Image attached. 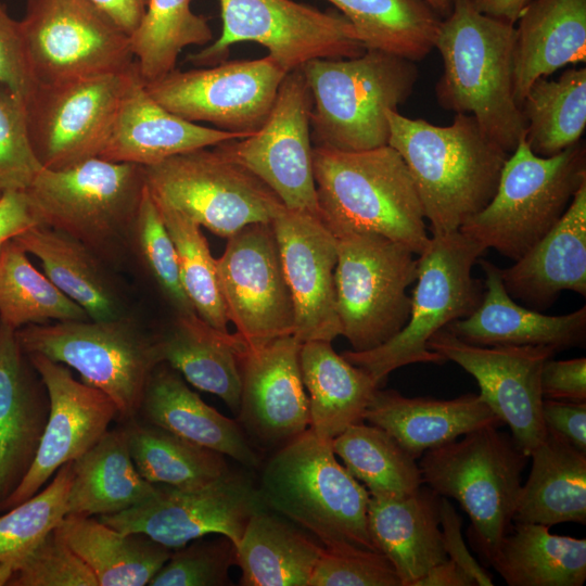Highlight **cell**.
<instances>
[{
  "label": "cell",
  "instance_id": "cell-11",
  "mask_svg": "<svg viewBox=\"0 0 586 586\" xmlns=\"http://www.w3.org/2000/svg\"><path fill=\"white\" fill-rule=\"evenodd\" d=\"M336 311L352 349H372L398 333L410 314L407 289L418 258L404 244L373 232L334 235Z\"/></svg>",
  "mask_w": 586,
  "mask_h": 586
},
{
  "label": "cell",
  "instance_id": "cell-14",
  "mask_svg": "<svg viewBox=\"0 0 586 586\" xmlns=\"http://www.w3.org/2000/svg\"><path fill=\"white\" fill-rule=\"evenodd\" d=\"M20 23L36 82L120 73L135 62L129 35L89 0H27Z\"/></svg>",
  "mask_w": 586,
  "mask_h": 586
},
{
  "label": "cell",
  "instance_id": "cell-47",
  "mask_svg": "<svg viewBox=\"0 0 586 586\" xmlns=\"http://www.w3.org/2000/svg\"><path fill=\"white\" fill-rule=\"evenodd\" d=\"M73 460L38 493L0 513V562L12 561L53 531L67 514Z\"/></svg>",
  "mask_w": 586,
  "mask_h": 586
},
{
  "label": "cell",
  "instance_id": "cell-40",
  "mask_svg": "<svg viewBox=\"0 0 586 586\" xmlns=\"http://www.w3.org/2000/svg\"><path fill=\"white\" fill-rule=\"evenodd\" d=\"M353 25L366 50L410 61L434 48L442 17L424 0H327Z\"/></svg>",
  "mask_w": 586,
  "mask_h": 586
},
{
  "label": "cell",
  "instance_id": "cell-41",
  "mask_svg": "<svg viewBox=\"0 0 586 586\" xmlns=\"http://www.w3.org/2000/svg\"><path fill=\"white\" fill-rule=\"evenodd\" d=\"M125 426L132 461L155 485L189 489L208 485L230 470L224 455L135 417Z\"/></svg>",
  "mask_w": 586,
  "mask_h": 586
},
{
  "label": "cell",
  "instance_id": "cell-29",
  "mask_svg": "<svg viewBox=\"0 0 586 586\" xmlns=\"http://www.w3.org/2000/svg\"><path fill=\"white\" fill-rule=\"evenodd\" d=\"M440 497L423 485L405 495H370V537L377 550L394 566L402 586H411L429 569L447 559L440 523Z\"/></svg>",
  "mask_w": 586,
  "mask_h": 586
},
{
  "label": "cell",
  "instance_id": "cell-13",
  "mask_svg": "<svg viewBox=\"0 0 586 586\" xmlns=\"http://www.w3.org/2000/svg\"><path fill=\"white\" fill-rule=\"evenodd\" d=\"M219 37L187 61L196 67L227 60L238 42H256L286 72L316 59H351L366 49L348 20L293 0H218Z\"/></svg>",
  "mask_w": 586,
  "mask_h": 586
},
{
  "label": "cell",
  "instance_id": "cell-19",
  "mask_svg": "<svg viewBox=\"0 0 586 586\" xmlns=\"http://www.w3.org/2000/svg\"><path fill=\"white\" fill-rule=\"evenodd\" d=\"M216 259L229 321L249 348L294 335V309L271 224H251L229 237Z\"/></svg>",
  "mask_w": 586,
  "mask_h": 586
},
{
  "label": "cell",
  "instance_id": "cell-6",
  "mask_svg": "<svg viewBox=\"0 0 586 586\" xmlns=\"http://www.w3.org/2000/svg\"><path fill=\"white\" fill-rule=\"evenodd\" d=\"M485 250L459 230L430 237L418 255L416 285L405 327L383 344L341 355L365 370L381 387L394 370L412 364L443 365L447 360L429 349V340L450 322L471 315L480 305L484 285L472 267Z\"/></svg>",
  "mask_w": 586,
  "mask_h": 586
},
{
  "label": "cell",
  "instance_id": "cell-35",
  "mask_svg": "<svg viewBox=\"0 0 586 586\" xmlns=\"http://www.w3.org/2000/svg\"><path fill=\"white\" fill-rule=\"evenodd\" d=\"M532 467L521 486L513 522L552 526L586 523V451L547 429L530 455Z\"/></svg>",
  "mask_w": 586,
  "mask_h": 586
},
{
  "label": "cell",
  "instance_id": "cell-62",
  "mask_svg": "<svg viewBox=\"0 0 586 586\" xmlns=\"http://www.w3.org/2000/svg\"><path fill=\"white\" fill-rule=\"evenodd\" d=\"M0 196H1V193H0Z\"/></svg>",
  "mask_w": 586,
  "mask_h": 586
},
{
  "label": "cell",
  "instance_id": "cell-32",
  "mask_svg": "<svg viewBox=\"0 0 586 586\" xmlns=\"http://www.w3.org/2000/svg\"><path fill=\"white\" fill-rule=\"evenodd\" d=\"M158 486L137 470L122 422L110 429L72 464L67 514L102 517L136 507L157 493Z\"/></svg>",
  "mask_w": 586,
  "mask_h": 586
},
{
  "label": "cell",
  "instance_id": "cell-28",
  "mask_svg": "<svg viewBox=\"0 0 586 586\" xmlns=\"http://www.w3.org/2000/svg\"><path fill=\"white\" fill-rule=\"evenodd\" d=\"M364 420L388 433L415 459L474 430L504 425L479 394L436 399L406 397L381 387L374 392Z\"/></svg>",
  "mask_w": 586,
  "mask_h": 586
},
{
  "label": "cell",
  "instance_id": "cell-9",
  "mask_svg": "<svg viewBox=\"0 0 586 586\" xmlns=\"http://www.w3.org/2000/svg\"><path fill=\"white\" fill-rule=\"evenodd\" d=\"M143 167L90 157L65 168H41L24 191L38 225L109 253L131 232L143 190Z\"/></svg>",
  "mask_w": 586,
  "mask_h": 586
},
{
  "label": "cell",
  "instance_id": "cell-60",
  "mask_svg": "<svg viewBox=\"0 0 586 586\" xmlns=\"http://www.w3.org/2000/svg\"><path fill=\"white\" fill-rule=\"evenodd\" d=\"M474 8L491 17L517 24V21L532 0H471Z\"/></svg>",
  "mask_w": 586,
  "mask_h": 586
},
{
  "label": "cell",
  "instance_id": "cell-7",
  "mask_svg": "<svg viewBox=\"0 0 586 586\" xmlns=\"http://www.w3.org/2000/svg\"><path fill=\"white\" fill-rule=\"evenodd\" d=\"M584 182V142L540 157L523 136L501 169L492 200L459 231L485 251L494 249L514 262L553 228Z\"/></svg>",
  "mask_w": 586,
  "mask_h": 586
},
{
  "label": "cell",
  "instance_id": "cell-43",
  "mask_svg": "<svg viewBox=\"0 0 586 586\" xmlns=\"http://www.w3.org/2000/svg\"><path fill=\"white\" fill-rule=\"evenodd\" d=\"M212 40L207 18L192 11L191 0H149L129 34L130 51L144 82L173 72L184 48L207 46Z\"/></svg>",
  "mask_w": 586,
  "mask_h": 586
},
{
  "label": "cell",
  "instance_id": "cell-18",
  "mask_svg": "<svg viewBox=\"0 0 586 586\" xmlns=\"http://www.w3.org/2000/svg\"><path fill=\"white\" fill-rule=\"evenodd\" d=\"M157 486L149 500L97 518L120 532L144 533L173 550L213 534L228 537L237 548L252 515L268 509L259 488L239 472L198 488Z\"/></svg>",
  "mask_w": 586,
  "mask_h": 586
},
{
  "label": "cell",
  "instance_id": "cell-42",
  "mask_svg": "<svg viewBox=\"0 0 586 586\" xmlns=\"http://www.w3.org/2000/svg\"><path fill=\"white\" fill-rule=\"evenodd\" d=\"M521 110L524 137L535 155L550 157L576 144L586 127V67H571L557 80L537 78Z\"/></svg>",
  "mask_w": 586,
  "mask_h": 586
},
{
  "label": "cell",
  "instance_id": "cell-53",
  "mask_svg": "<svg viewBox=\"0 0 586 586\" xmlns=\"http://www.w3.org/2000/svg\"><path fill=\"white\" fill-rule=\"evenodd\" d=\"M36 84L21 23L12 18L0 3V86L25 100Z\"/></svg>",
  "mask_w": 586,
  "mask_h": 586
},
{
  "label": "cell",
  "instance_id": "cell-38",
  "mask_svg": "<svg viewBox=\"0 0 586 586\" xmlns=\"http://www.w3.org/2000/svg\"><path fill=\"white\" fill-rule=\"evenodd\" d=\"M488 565L509 586H582L586 539L552 534L542 524L513 522Z\"/></svg>",
  "mask_w": 586,
  "mask_h": 586
},
{
  "label": "cell",
  "instance_id": "cell-55",
  "mask_svg": "<svg viewBox=\"0 0 586 586\" xmlns=\"http://www.w3.org/2000/svg\"><path fill=\"white\" fill-rule=\"evenodd\" d=\"M440 523L447 558L461 566L477 586H492L488 572L471 556L461 535V519L448 498L440 497Z\"/></svg>",
  "mask_w": 586,
  "mask_h": 586
},
{
  "label": "cell",
  "instance_id": "cell-4",
  "mask_svg": "<svg viewBox=\"0 0 586 586\" xmlns=\"http://www.w3.org/2000/svg\"><path fill=\"white\" fill-rule=\"evenodd\" d=\"M259 491L269 510L324 548L378 551L368 530V489L337 461L331 442L309 428L267 461Z\"/></svg>",
  "mask_w": 586,
  "mask_h": 586
},
{
  "label": "cell",
  "instance_id": "cell-3",
  "mask_svg": "<svg viewBox=\"0 0 586 586\" xmlns=\"http://www.w3.org/2000/svg\"><path fill=\"white\" fill-rule=\"evenodd\" d=\"M318 216L334 234L373 232L420 255L430 237L411 175L388 144L356 152L313 148Z\"/></svg>",
  "mask_w": 586,
  "mask_h": 586
},
{
  "label": "cell",
  "instance_id": "cell-34",
  "mask_svg": "<svg viewBox=\"0 0 586 586\" xmlns=\"http://www.w3.org/2000/svg\"><path fill=\"white\" fill-rule=\"evenodd\" d=\"M300 368L308 393L309 429L332 442L364 417L379 386L361 368L336 354L327 341L303 342Z\"/></svg>",
  "mask_w": 586,
  "mask_h": 586
},
{
  "label": "cell",
  "instance_id": "cell-15",
  "mask_svg": "<svg viewBox=\"0 0 586 586\" xmlns=\"http://www.w3.org/2000/svg\"><path fill=\"white\" fill-rule=\"evenodd\" d=\"M286 73L267 54L187 71L175 68L144 84L155 101L181 118L208 123L244 138L266 122Z\"/></svg>",
  "mask_w": 586,
  "mask_h": 586
},
{
  "label": "cell",
  "instance_id": "cell-23",
  "mask_svg": "<svg viewBox=\"0 0 586 586\" xmlns=\"http://www.w3.org/2000/svg\"><path fill=\"white\" fill-rule=\"evenodd\" d=\"M294 335L240 352V425L265 445L282 446L309 428L308 398Z\"/></svg>",
  "mask_w": 586,
  "mask_h": 586
},
{
  "label": "cell",
  "instance_id": "cell-10",
  "mask_svg": "<svg viewBox=\"0 0 586 586\" xmlns=\"http://www.w3.org/2000/svg\"><path fill=\"white\" fill-rule=\"evenodd\" d=\"M16 336L26 354L73 368L82 382L106 394L117 408V422L137 417L149 378L163 362L156 336L125 317L28 324Z\"/></svg>",
  "mask_w": 586,
  "mask_h": 586
},
{
  "label": "cell",
  "instance_id": "cell-33",
  "mask_svg": "<svg viewBox=\"0 0 586 586\" xmlns=\"http://www.w3.org/2000/svg\"><path fill=\"white\" fill-rule=\"evenodd\" d=\"M163 362L194 387L217 395L234 412L241 398L239 355L244 343L222 332L196 313L176 314L170 327L156 336Z\"/></svg>",
  "mask_w": 586,
  "mask_h": 586
},
{
  "label": "cell",
  "instance_id": "cell-25",
  "mask_svg": "<svg viewBox=\"0 0 586 586\" xmlns=\"http://www.w3.org/2000/svg\"><path fill=\"white\" fill-rule=\"evenodd\" d=\"M239 138L242 137L189 122L166 110L148 92L135 62L99 157L146 167Z\"/></svg>",
  "mask_w": 586,
  "mask_h": 586
},
{
  "label": "cell",
  "instance_id": "cell-31",
  "mask_svg": "<svg viewBox=\"0 0 586 586\" xmlns=\"http://www.w3.org/2000/svg\"><path fill=\"white\" fill-rule=\"evenodd\" d=\"M515 28L513 92L518 105L539 77L586 61V0H532Z\"/></svg>",
  "mask_w": 586,
  "mask_h": 586
},
{
  "label": "cell",
  "instance_id": "cell-48",
  "mask_svg": "<svg viewBox=\"0 0 586 586\" xmlns=\"http://www.w3.org/2000/svg\"><path fill=\"white\" fill-rule=\"evenodd\" d=\"M131 233L143 266L175 313H195L182 286L175 244L146 186Z\"/></svg>",
  "mask_w": 586,
  "mask_h": 586
},
{
  "label": "cell",
  "instance_id": "cell-37",
  "mask_svg": "<svg viewBox=\"0 0 586 586\" xmlns=\"http://www.w3.org/2000/svg\"><path fill=\"white\" fill-rule=\"evenodd\" d=\"M37 257L46 277L90 320L109 321L123 316L122 303L100 267L97 254L69 234L36 225L13 239Z\"/></svg>",
  "mask_w": 586,
  "mask_h": 586
},
{
  "label": "cell",
  "instance_id": "cell-57",
  "mask_svg": "<svg viewBox=\"0 0 586 586\" xmlns=\"http://www.w3.org/2000/svg\"><path fill=\"white\" fill-rule=\"evenodd\" d=\"M38 225L24 191H8L0 196V255L7 242Z\"/></svg>",
  "mask_w": 586,
  "mask_h": 586
},
{
  "label": "cell",
  "instance_id": "cell-5",
  "mask_svg": "<svg viewBox=\"0 0 586 586\" xmlns=\"http://www.w3.org/2000/svg\"><path fill=\"white\" fill-rule=\"evenodd\" d=\"M313 106L310 136L315 146L344 152L386 145V111H398L419 77L416 62L366 50L351 59H316L302 65Z\"/></svg>",
  "mask_w": 586,
  "mask_h": 586
},
{
  "label": "cell",
  "instance_id": "cell-26",
  "mask_svg": "<svg viewBox=\"0 0 586 586\" xmlns=\"http://www.w3.org/2000/svg\"><path fill=\"white\" fill-rule=\"evenodd\" d=\"M485 275L483 297L469 316L445 329L464 342L481 346L544 345L557 352L584 346L586 307L561 316H549L519 305L508 294L500 268L480 260Z\"/></svg>",
  "mask_w": 586,
  "mask_h": 586
},
{
  "label": "cell",
  "instance_id": "cell-21",
  "mask_svg": "<svg viewBox=\"0 0 586 586\" xmlns=\"http://www.w3.org/2000/svg\"><path fill=\"white\" fill-rule=\"evenodd\" d=\"M26 355L47 388L49 417L33 464L1 512L38 493L63 464L90 449L118 419L114 402L76 380L67 366L39 354Z\"/></svg>",
  "mask_w": 586,
  "mask_h": 586
},
{
  "label": "cell",
  "instance_id": "cell-59",
  "mask_svg": "<svg viewBox=\"0 0 586 586\" xmlns=\"http://www.w3.org/2000/svg\"><path fill=\"white\" fill-rule=\"evenodd\" d=\"M473 578L456 562L446 559L416 579L411 586H474Z\"/></svg>",
  "mask_w": 586,
  "mask_h": 586
},
{
  "label": "cell",
  "instance_id": "cell-20",
  "mask_svg": "<svg viewBox=\"0 0 586 586\" xmlns=\"http://www.w3.org/2000/svg\"><path fill=\"white\" fill-rule=\"evenodd\" d=\"M428 347L476 380L482 400L510 428L514 442L530 457L547 433L540 373L557 351L544 345H475L445 328L429 340Z\"/></svg>",
  "mask_w": 586,
  "mask_h": 586
},
{
  "label": "cell",
  "instance_id": "cell-52",
  "mask_svg": "<svg viewBox=\"0 0 586 586\" xmlns=\"http://www.w3.org/2000/svg\"><path fill=\"white\" fill-rule=\"evenodd\" d=\"M308 586H402L385 556L361 548H324Z\"/></svg>",
  "mask_w": 586,
  "mask_h": 586
},
{
  "label": "cell",
  "instance_id": "cell-44",
  "mask_svg": "<svg viewBox=\"0 0 586 586\" xmlns=\"http://www.w3.org/2000/svg\"><path fill=\"white\" fill-rule=\"evenodd\" d=\"M331 446L370 495H405L424 484L417 459L377 425L353 424L333 438Z\"/></svg>",
  "mask_w": 586,
  "mask_h": 586
},
{
  "label": "cell",
  "instance_id": "cell-1",
  "mask_svg": "<svg viewBox=\"0 0 586 586\" xmlns=\"http://www.w3.org/2000/svg\"><path fill=\"white\" fill-rule=\"evenodd\" d=\"M387 144L404 160L432 235L458 231L494 196L509 157L470 114L438 126L386 111Z\"/></svg>",
  "mask_w": 586,
  "mask_h": 586
},
{
  "label": "cell",
  "instance_id": "cell-16",
  "mask_svg": "<svg viewBox=\"0 0 586 586\" xmlns=\"http://www.w3.org/2000/svg\"><path fill=\"white\" fill-rule=\"evenodd\" d=\"M135 62L126 71L59 82H37L24 100L27 137L43 168L99 156Z\"/></svg>",
  "mask_w": 586,
  "mask_h": 586
},
{
  "label": "cell",
  "instance_id": "cell-54",
  "mask_svg": "<svg viewBox=\"0 0 586 586\" xmlns=\"http://www.w3.org/2000/svg\"><path fill=\"white\" fill-rule=\"evenodd\" d=\"M553 358V357H552ZM547 359L542 368L543 398L586 402V358Z\"/></svg>",
  "mask_w": 586,
  "mask_h": 586
},
{
  "label": "cell",
  "instance_id": "cell-56",
  "mask_svg": "<svg viewBox=\"0 0 586 586\" xmlns=\"http://www.w3.org/2000/svg\"><path fill=\"white\" fill-rule=\"evenodd\" d=\"M542 417L546 429L586 451V402L543 398Z\"/></svg>",
  "mask_w": 586,
  "mask_h": 586
},
{
  "label": "cell",
  "instance_id": "cell-51",
  "mask_svg": "<svg viewBox=\"0 0 586 586\" xmlns=\"http://www.w3.org/2000/svg\"><path fill=\"white\" fill-rule=\"evenodd\" d=\"M41 168L27 137L24 100L0 86V193L25 191Z\"/></svg>",
  "mask_w": 586,
  "mask_h": 586
},
{
  "label": "cell",
  "instance_id": "cell-17",
  "mask_svg": "<svg viewBox=\"0 0 586 586\" xmlns=\"http://www.w3.org/2000/svg\"><path fill=\"white\" fill-rule=\"evenodd\" d=\"M301 68L286 73L272 109L255 133L215 145L267 184L289 209L318 216L310 111ZM319 217V216H318Z\"/></svg>",
  "mask_w": 586,
  "mask_h": 586
},
{
  "label": "cell",
  "instance_id": "cell-30",
  "mask_svg": "<svg viewBox=\"0 0 586 586\" xmlns=\"http://www.w3.org/2000/svg\"><path fill=\"white\" fill-rule=\"evenodd\" d=\"M137 417L194 444L255 469L259 458L242 428L207 405L168 364H158L146 383Z\"/></svg>",
  "mask_w": 586,
  "mask_h": 586
},
{
  "label": "cell",
  "instance_id": "cell-45",
  "mask_svg": "<svg viewBox=\"0 0 586 586\" xmlns=\"http://www.w3.org/2000/svg\"><path fill=\"white\" fill-rule=\"evenodd\" d=\"M13 239L0 255V323L14 330L49 321L88 320L85 310L65 296L28 259Z\"/></svg>",
  "mask_w": 586,
  "mask_h": 586
},
{
  "label": "cell",
  "instance_id": "cell-2",
  "mask_svg": "<svg viewBox=\"0 0 586 586\" xmlns=\"http://www.w3.org/2000/svg\"><path fill=\"white\" fill-rule=\"evenodd\" d=\"M514 44V25L479 12L471 0L454 1L434 43L443 62L435 85L438 104L472 115L509 154L526 129L513 92Z\"/></svg>",
  "mask_w": 586,
  "mask_h": 586
},
{
  "label": "cell",
  "instance_id": "cell-50",
  "mask_svg": "<svg viewBox=\"0 0 586 586\" xmlns=\"http://www.w3.org/2000/svg\"><path fill=\"white\" fill-rule=\"evenodd\" d=\"M8 562L11 576L7 586H98L90 570L55 530Z\"/></svg>",
  "mask_w": 586,
  "mask_h": 586
},
{
  "label": "cell",
  "instance_id": "cell-46",
  "mask_svg": "<svg viewBox=\"0 0 586 586\" xmlns=\"http://www.w3.org/2000/svg\"><path fill=\"white\" fill-rule=\"evenodd\" d=\"M155 203L175 244L182 286L195 313L215 329L229 332L216 259L211 254L201 226L180 212Z\"/></svg>",
  "mask_w": 586,
  "mask_h": 586
},
{
  "label": "cell",
  "instance_id": "cell-8",
  "mask_svg": "<svg viewBox=\"0 0 586 586\" xmlns=\"http://www.w3.org/2000/svg\"><path fill=\"white\" fill-rule=\"evenodd\" d=\"M499 428L484 426L431 448L419 463L423 483L457 500L469 515L468 535L487 564L513 523L530 458Z\"/></svg>",
  "mask_w": 586,
  "mask_h": 586
},
{
  "label": "cell",
  "instance_id": "cell-27",
  "mask_svg": "<svg viewBox=\"0 0 586 586\" xmlns=\"http://www.w3.org/2000/svg\"><path fill=\"white\" fill-rule=\"evenodd\" d=\"M500 276L513 300L536 308L564 290L586 295V182L553 228Z\"/></svg>",
  "mask_w": 586,
  "mask_h": 586
},
{
  "label": "cell",
  "instance_id": "cell-36",
  "mask_svg": "<svg viewBox=\"0 0 586 586\" xmlns=\"http://www.w3.org/2000/svg\"><path fill=\"white\" fill-rule=\"evenodd\" d=\"M98 586H145L173 549L140 532H120L97 517L66 514L54 528Z\"/></svg>",
  "mask_w": 586,
  "mask_h": 586
},
{
  "label": "cell",
  "instance_id": "cell-22",
  "mask_svg": "<svg viewBox=\"0 0 586 586\" xmlns=\"http://www.w3.org/2000/svg\"><path fill=\"white\" fill-rule=\"evenodd\" d=\"M291 295L295 330L303 342H332L341 335L334 270L336 239L321 219L284 207L270 222Z\"/></svg>",
  "mask_w": 586,
  "mask_h": 586
},
{
  "label": "cell",
  "instance_id": "cell-39",
  "mask_svg": "<svg viewBox=\"0 0 586 586\" xmlns=\"http://www.w3.org/2000/svg\"><path fill=\"white\" fill-rule=\"evenodd\" d=\"M235 550L242 586H308L324 547L265 509L249 520Z\"/></svg>",
  "mask_w": 586,
  "mask_h": 586
},
{
  "label": "cell",
  "instance_id": "cell-24",
  "mask_svg": "<svg viewBox=\"0 0 586 586\" xmlns=\"http://www.w3.org/2000/svg\"><path fill=\"white\" fill-rule=\"evenodd\" d=\"M50 400L16 330L0 323V512L36 457Z\"/></svg>",
  "mask_w": 586,
  "mask_h": 586
},
{
  "label": "cell",
  "instance_id": "cell-58",
  "mask_svg": "<svg viewBox=\"0 0 586 586\" xmlns=\"http://www.w3.org/2000/svg\"><path fill=\"white\" fill-rule=\"evenodd\" d=\"M126 34H130L139 24L149 0H89Z\"/></svg>",
  "mask_w": 586,
  "mask_h": 586
},
{
  "label": "cell",
  "instance_id": "cell-49",
  "mask_svg": "<svg viewBox=\"0 0 586 586\" xmlns=\"http://www.w3.org/2000/svg\"><path fill=\"white\" fill-rule=\"evenodd\" d=\"M174 549L149 586H227L229 570L237 564V550L226 536L213 534Z\"/></svg>",
  "mask_w": 586,
  "mask_h": 586
},
{
  "label": "cell",
  "instance_id": "cell-61",
  "mask_svg": "<svg viewBox=\"0 0 586 586\" xmlns=\"http://www.w3.org/2000/svg\"><path fill=\"white\" fill-rule=\"evenodd\" d=\"M442 18L447 17L454 7L455 0H424Z\"/></svg>",
  "mask_w": 586,
  "mask_h": 586
},
{
  "label": "cell",
  "instance_id": "cell-12",
  "mask_svg": "<svg viewBox=\"0 0 586 586\" xmlns=\"http://www.w3.org/2000/svg\"><path fill=\"white\" fill-rule=\"evenodd\" d=\"M143 171L155 202L221 238L251 224H270L285 207L267 184L216 146L171 156Z\"/></svg>",
  "mask_w": 586,
  "mask_h": 586
}]
</instances>
